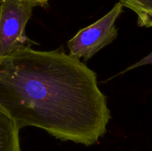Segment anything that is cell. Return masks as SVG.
I'll use <instances>...</instances> for the list:
<instances>
[{
  "instance_id": "3",
  "label": "cell",
  "mask_w": 152,
  "mask_h": 151,
  "mask_svg": "<svg viewBox=\"0 0 152 151\" xmlns=\"http://www.w3.org/2000/svg\"><path fill=\"white\" fill-rule=\"evenodd\" d=\"M123 5L116 3L106 15L92 25L80 30L67 43L69 55L85 62L102 48L112 42L117 36L115 22L123 12Z\"/></svg>"
},
{
  "instance_id": "5",
  "label": "cell",
  "mask_w": 152,
  "mask_h": 151,
  "mask_svg": "<svg viewBox=\"0 0 152 151\" xmlns=\"http://www.w3.org/2000/svg\"><path fill=\"white\" fill-rule=\"evenodd\" d=\"M120 2L136 13L138 26L152 28V0H120Z\"/></svg>"
},
{
  "instance_id": "7",
  "label": "cell",
  "mask_w": 152,
  "mask_h": 151,
  "mask_svg": "<svg viewBox=\"0 0 152 151\" xmlns=\"http://www.w3.org/2000/svg\"><path fill=\"white\" fill-rule=\"evenodd\" d=\"M4 1H6V0H0V4ZM30 1H35V2H37L39 5L42 6V5H45V4H47L48 0H30Z\"/></svg>"
},
{
  "instance_id": "6",
  "label": "cell",
  "mask_w": 152,
  "mask_h": 151,
  "mask_svg": "<svg viewBox=\"0 0 152 151\" xmlns=\"http://www.w3.org/2000/svg\"><path fill=\"white\" fill-rule=\"evenodd\" d=\"M152 65V52H151L148 55H147L145 57L142 58V59L138 61L137 62H136L135 64H133V65H131L130 67L126 68L125 70H123L122 72H120V73L117 74V76H120L122 75V74L126 73L128 72V71L135 69V68H138V67L143 66V65Z\"/></svg>"
},
{
  "instance_id": "2",
  "label": "cell",
  "mask_w": 152,
  "mask_h": 151,
  "mask_svg": "<svg viewBox=\"0 0 152 151\" xmlns=\"http://www.w3.org/2000/svg\"><path fill=\"white\" fill-rule=\"evenodd\" d=\"M36 6L39 5L30 0H6L0 4V56L34 44L25 35V26Z\"/></svg>"
},
{
  "instance_id": "4",
  "label": "cell",
  "mask_w": 152,
  "mask_h": 151,
  "mask_svg": "<svg viewBox=\"0 0 152 151\" xmlns=\"http://www.w3.org/2000/svg\"><path fill=\"white\" fill-rule=\"evenodd\" d=\"M19 131L14 120L0 107V151H21Z\"/></svg>"
},
{
  "instance_id": "1",
  "label": "cell",
  "mask_w": 152,
  "mask_h": 151,
  "mask_svg": "<svg viewBox=\"0 0 152 151\" xmlns=\"http://www.w3.org/2000/svg\"><path fill=\"white\" fill-rule=\"evenodd\" d=\"M0 107L19 130L34 126L86 146L105 135L111 119L95 72L59 49L24 46L0 56Z\"/></svg>"
}]
</instances>
